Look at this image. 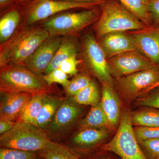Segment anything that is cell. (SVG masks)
Returning a JSON list of instances; mask_svg holds the SVG:
<instances>
[{
	"label": "cell",
	"instance_id": "obj_1",
	"mask_svg": "<svg viewBox=\"0 0 159 159\" xmlns=\"http://www.w3.org/2000/svg\"><path fill=\"white\" fill-rule=\"evenodd\" d=\"M50 37L43 28H26L16 31L1 45L0 67L24 66L36 49Z\"/></svg>",
	"mask_w": 159,
	"mask_h": 159
},
{
	"label": "cell",
	"instance_id": "obj_2",
	"mask_svg": "<svg viewBox=\"0 0 159 159\" xmlns=\"http://www.w3.org/2000/svg\"><path fill=\"white\" fill-rule=\"evenodd\" d=\"M100 6L101 14L95 26L98 40L109 33L138 31L148 27L118 0H106Z\"/></svg>",
	"mask_w": 159,
	"mask_h": 159
},
{
	"label": "cell",
	"instance_id": "obj_3",
	"mask_svg": "<svg viewBox=\"0 0 159 159\" xmlns=\"http://www.w3.org/2000/svg\"><path fill=\"white\" fill-rule=\"evenodd\" d=\"M1 69V93H28L34 95L48 93L50 90V86L42 77L24 66H9Z\"/></svg>",
	"mask_w": 159,
	"mask_h": 159
},
{
	"label": "cell",
	"instance_id": "obj_4",
	"mask_svg": "<svg viewBox=\"0 0 159 159\" xmlns=\"http://www.w3.org/2000/svg\"><path fill=\"white\" fill-rule=\"evenodd\" d=\"M50 140L43 130L31 123L17 121L7 132L1 135V148L39 152Z\"/></svg>",
	"mask_w": 159,
	"mask_h": 159
},
{
	"label": "cell",
	"instance_id": "obj_5",
	"mask_svg": "<svg viewBox=\"0 0 159 159\" xmlns=\"http://www.w3.org/2000/svg\"><path fill=\"white\" fill-rule=\"evenodd\" d=\"M115 136L102 146V150L113 152L121 159H148L136 137L130 113L128 111L123 112Z\"/></svg>",
	"mask_w": 159,
	"mask_h": 159
},
{
	"label": "cell",
	"instance_id": "obj_6",
	"mask_svg": "<svg viewBox=\"0 0 159 159\" xmlns=\"http://www.w3.org/2000/svg\"><path fill=\"white\" fill-rule=\"evenodd\" d=\"M94 8L56 15L43 22V28L50 37L71 36L98 20L100 15Z\"/></svg>",
	"mask_w": 159,
	"mask_h": 159
},
{
	"label": "cell",
	"instance_id": "obj_7",
	"mask_svg": "<svg viewBox=\"0 0 159 159\" xmlns=\"http://www.w3.org/2000/svg\"><path fill=\"white\" fill-rule=\"evenodd\" d=\"M83 60L86 66L102 85L113 87L114 80L108 60L97 40L91 34L84 36L81 47Z\"/></svg>",
	"mask_w": 159,
	"mask_h": 159
},
{
	"label": "cell",
	"instance_id": "obj_8",
	"mask_svg": "<svg viewBox=\"0 0 159 159\" xmlns=\"http://www.w3.org/2000/svg\"><path fill=\"white\" fill-rule=\"evenodd\" d=\"M116 84L126 98L133 99L147 93L159 81V66L116 78Z\"/></svg>",
	"mask_w": 159,
	"mask_h": 159
},
{
	"label": "cell",
	"instance_id": "obj_9",
	"mask_svg": "<svg viewBox=\"0 0 159 159\" xmlns=\"http://www.w3.org/2000/svg\"><path fill=\"white\" fill-rule=\"evenodd\" d=\"M107 60L111 75L116 78L159 66L138 50L122 53Z\"/></svg>",
	"mask_w": 159,
	"mask_h": 159
},
{
	"label": "cell",
	"instance_id": "obj_10",
	"mask_svg": "<svg viewBox=\"0 0 159 159\" xmlns=\"http://www.w3.org/2000/svg\"><path fill=\"white\" fill-rule=\"evenodd\" d=\"M97 6L95 4L71 2L61 0H39L29 10L26 24L30 25L70 9H93Z\"/></svg>",
	"mask_w": 159,
	"mask_h": 159
},
{
	"label": "cell",
	"instance_id": "obj_11",
	"mask_svg": "<svg viewBox=\"0 0 159 159\" xmlns=\"http://www.w3.org/2000/svg\"><path fill=\"white\" fill-rule=\"evenodd\" d=\"M61 39L60 36L48 38L27 60L24 66L38 75L44 73L60 46Z\"/></svg>",
	"mask_w": 159,
	"mask_h": 159
},
{
	"label": "cell",
	"instance_id": "obj_12",
	"mask_svg": "<svg viewBox=\"0 0 159 159\" xmlns=\"http://www.w3.org/2000/svg\"><path fill=\"white\" fill-rule=\"evenodd\" d=\"M128 32L134 40L138 51L159 66V24Z\"/></svg>",
	"mask_w": 159,
	"mask_h": 159
},
{
	"label": "cell",
	"instance_id": "obj_13",
	"mask_svg": "<svg viewBox=\"0 0 159 159\" xmlns=\"http://www.w3.org/2000/svg\"><path fill=\"white\" fill-rule=\"evenodd\" d=\"M107 59L128 51L138 50L136 44L127 32L109 33L98 40Z\"/></svg>",
	"mask_w": 159,
	"mask_h": 159
},
{
	"label": "cell",
	"instance_id": "obj_14",
	"mask_svg": "<svg viewBox=\"0 0 159 159\" xmlns=\"http://www.w3.org/2000/svg\"><path fill=\"white\" fill-rule=\"evenodd\" d=\"M81 112L79 104L72 98L62 99L47 129L52 133H62L74 124Z\"/></svg>",
	"mask_w": 159,
	"mask_h": 159
},
{
	"label": "cell",
	"instance_id": "obj_15",
	"mask_svg": "<svg viewBox=\"0 0 159 159\" xmlns=\"http://www.w3.org/2000/svg\"><path fill=\"white\" fill-rule=\"evenodd\" d=\"M1 93V120L17 122L23 108L33 95L28 93Z\"/></svg>",
	"mask_w": 159,
	"mask_h": 159
},
{
	"label": "cell",
	"instance_id": "obj_16",
	"mask_svg": "<svg viewBox=\"0 0 159 159\" xmlns=\"http://www.w3.org/2000/svg\"><path fill=\"white\" fill-rule=\"evenodd\" d=\"M100 103L108 121L109 129H113L119 123L122 114L120 99L113 87L102 85Z\"/></svg>",
	"mask_w": 159,
	"mask_h": 159
},
{
	"label": "cell",
	"instance_id": "obj_17",
	"mask_svg": "<svg viewBox=\"0 0 159 159\" xmlns=\"http://www.w3.org/2000/svg\"><path fill=\"white\" fill-rule=\"evenodd\" d=\"M62 100L59 97L46 93L35 122L37 127L43 130L48 129Z\"/></svg>",
	"mask_w": 159,
	"mask_h": 159
},
{
	"label": "cell",
	"instance_id": "obj_18",
	"mask_svg": "<svg viewBox=\"0 0 159 159\" xmlns=\"http://www.w3.org/2000/svg\"><path fill=\"white\" fill-rule=\"evenodd\" d=\"M77 43L73 36H66L62 38L60 46L44 74H48L58 68L63 61L69 57L77 55Z\"/></svg>",
	"mask_w": 159,
	"mask_h": 159
},
{
	"label": "cell",
	"instance_id": "obj_19",
	"mask_svg": "<svg viewBox=\"0 0 159 159\" xmlns=\"http://www.w3.org/2000/svg\"><path fill=\"white\" fill-rule=\"evenodd\" d=\"M108 134L106 129H83L74 136L72 142L79 147H93L103 141Z\"/></svg>",
	"mask_w": 159,
	"mask_h": 159
},
{
	"label": "cell",
	"instance_id": "obj_20",
	"mask_svg": "<svg viewBox=\"0 0 159 159\" xmlns=\"http://www.w3.org/2000/svg\"><path fill=\"white\" fill-rule=\"evenodd\" d=\"M119 2L144 25H153L149 9V0H118Z\"/></svg>",
	"mask_w": 159,
	"mask_h": 159
},
{
	"label": "cell",
	"instance_id": "obj_21",
	"mask_svg": "<svg viewBox=\"0 0 159 159\" xmlns=\"http://www.w3.org/2000/svg\"><path fill=\"white\" fill-rule=\"evenodd\" d=\"M20 21V15L16 10L7 12L0 20V43L6 42L16 32Z\"/></svg>",
	"mask_w": 159,
	"mask_h": 159
},
{
	"label": "cell",
	"instance_id": "obj_22",
	"mask_svg": "<svg viewBox=\"0 0 159 159\" xmlns=\"http://www.w3.org/2000/svg\"><path fill=\"white\" fill-rule=\"evenodd\" d=\"M47 93H38L32 95L31 99L23 108L17 121L28 122L35 125L36 119Z\"/></svg>",
	"mask_w": 159,
	"mask_h": 159
},
{
	"label": "cell",
	"instance_id": "obj_23",
	"mask_svg": "<svg viewBox=\"0 0 159 159\" xmlns=\"http://www.w3.org/2000/svg\"><path fill=\"white\" fill-rule=\"evenodd\" d=\"M80 126L82 129L85 128H104L109 129L107 119L99 102L92 107L85 118L80 122Z\"/></svg>",
	"mask_w": 159,
	"mask_h": 159
},
{
	"label": "cell",
	"instance_id": "obj_24",
	"mask_svg": "<svg viewBox=\"0 0 159 159\" xmlns=\"http://www.w3.org/2000/svg\"><path fill=\"white\" fill-rule=\"evenodd\" d=\"M133 125L144 127H159V110L150 107L131 113Z\"/></svg>",
	"mask_w": 159,
	"mask_h": 159
},
{
	"label": "cell",
	"instance_id": "obj_25",
	"mask_svg": "<svg viewBox=\"0 0 159 159\" xmlns=\"http://www.w3.org/2000/svg\"><path fill=\"white\" fill-rule=\"evenodd\" d=\"M39 154L44 159H79L65 146L51 141Z\"/></svg>",
	"mask_w": 159,
	"mask_h": 159
},
{
	"label": "cell",
	"instance_id": "obj_26",
	"mask_svg": "<svg viewBox=\"0 0 159 159\" xmlns=\"http://www.w3.org/2000/svg\"><path fill=\"white\" fill-rule=\"evenodd\" d=\"M72 99L79 105H91L93 107L100 102L101 97L99 88L96 83L93 81L89 85L72 97Z\"/></svg>",
	"mask_w": 159,
	"mask_h": 159
},
{
	"label": "cell",
	"instance_id": "obj_27",
	"mask_svg": "<svg viewBox=\"0 0 159 159\" xmlns=\"http://www.w3.org/2000/svg\"><path fill=\"white\" fill-rule=\"evenodd\" d=\"M92 81L93 80L88 75L85 74H78L70 80L68 84L64 89L68 95L73 97L89 85Z\"/></svg>",
	"mask_w": 159,
	"mask_h": 159
},
{
	"label": "cell",
	"instance_id": "obj_28",
	"mask_svg": "<svg viewBox=\"0 0 159 159\" xmlns=\"http://www.w3.org/2000/svg\"><path fill=\"white\" fill-rule=\"evenodd\" d=\"M37 152L11 148H1L0 159H36Z\"/></svg>",
	"mask_w": 159,
	"mask_h": 159
},
{
	"label": "cell",
	"instance_id": "obj_29",
	"mask_svg": "<svg viewBox=\"0 0 159 159\" xmlns=\"http://www.w3.org/2000/svg\"><path fill=\"white\" fill-rule=\"evenodd\" d=\"M143 152L148 159H159V139L139 141Z\"/></svg>",
	"mask_w": 159,
	"mask_h": 159
},
{
	"label": "cell",
	"instance_id": "obj_30",
	"mask_svg": "<svg viewBox=\"0 0 159 159\" xmlns=\"http://www.w3.org/2000/svg\"><path fill=\"white\" fill-rule=\"evenodd\" d=\"M43 78L49 86L54 83H57L65 88L68 84L70 80L68 75L60 69L57 68L43 76Z\"/></svg>",
	"mask_w": 159,
	"mask_h": 159
},
{
	"label": "cell",
	"instance_id": "obj_31",
	"mask_svg": "<svg viewBox=\"0 0 159 159\" xmlns=\"http://www.w3.org/2000/svg\"><path fill=\"white\" fill-rule=\"evenodd\" d=\"M149 92L150 93L147 96L137 99V105L159 110V87Z\"/></svg>",
	"mask_w": 159,
	"mask_h": 159
},
{
	"label": "cell",
	"instance_id": "obj_32",
	"mask_svg": "<svg viewBox=\"0 0 159 159\" xmlns=\"http://www.w3.org/2000/svg\"><path fill=\"white\" fill-rule=\"evenodd\" d=\"M134 130L138 142L146 139H159V127L136 126Z\"/></svg>",
	"mask_w": 159,
	"mask_h": 159
},
{
	"label": "cell",
	"instance_id": "obj_33",
	"mask_svg": "<svg viewBox=\"0 0 159 159\" xmlns=\"http://www.w3.org/2000/svg\"><path fill=\"white\" fill-rule=\"evenodd\" d=\"M77 56H72L63 61L59 68L67 75L76 76L78 71L77 66L82 62V60L77 59Z\"/></svg>",
	"mask_w": 159,
	"mask_h": 159
},
{
	"label": "cell",
	"instance_id": "obj_34",
	"mask_svg": "<svg viewBox=\"0 0 159 159\" xmlns=\"http://www.w3.org/2000/svg\"><path fill=\"white\" fill-rule=\"evenodd\" d=\"M149 9L153 24H159V0H149Z\"/></svg>",
	"mask_w": 159,
	"mask_h": 159
},
{
	"label": "cell",
	"instance_id": "obj_35",
	"mask_svg": "<svg viewBox=\"0 0 159 159\" xmlns=\"http://www.w3.org/2000/svg\"><path fill=\"white\" fill-rule=\"evenodd\" d=\"M16 122L8 120L0 121V134L1 135L10 130L16 124Z\"/></svg>",
	"mask_w": 159,
	"mask_h": 159
},
{
	"label": "cell",
	"instance_id": "obj_36",
	"mask_svg": "<svg viewBox=\"0 0 159 159\" xmlns=\"http://www.w3.org/2000/svg\"><path fill=\"white\" fill-rule=\"evenodd\" d=\"M61 1L71 2L90 3V4H95L98 6H100L105 2L106 0H61Z\"/></svg>",
	"mask_w": 159,
	"mask_h": 159
},
{
	"label": "cell",
	"instance_id": "obj_37",
	"mask_svg": "<svg viewBox=\"0 0 159 159\" xmlns=\"http://www.w3.org/2000/svg\"><path fill=\"white\" fill-rule=\"evenodd\" d=\"M12 0H0V6L1 8L6 6V5L9 4Z\"/></svg>",
	"mask_w": 159,
	"mask_h": 159
},
{
	"label": "cell",
	"instance_id": "obj_38",
	"mask_svg": "<svg viewBox=\"0 0 159 159\" xmlns=\"http://www.w3.org/2000/svg\"><path fill=\"white\" fill-rule=\"evenodd\" d=\"M159 87V81H158V82L156 84H155V85L153 86L152 87V88L150 90V91H149V92H150V91L151 90H152L153 89L156 88L157 87ZM149 92H148V93H149Z\"/></svg>",
	"mask_w": 159,
	"mask_h": 159
},
{
	"label": "cell",
	"instance_id": "obj_39",
	"mask_svg": "<svg viewBox=\"0 0 159 159\" xmlns=\"http://www.w3.org/2000/svg\"><path fill=\"white\" fill-rule=\"evenodd\" d=\"M20 1H22V2H24V1H28V0H19Z\"/></svg>",
	"mask_w": 159,
	"mask_h": 159
},
{
	"label": "cell",
	"instance_id": "obj_40",
	"mask_svg": "<svg viewBox=\"0 0 159 159\" xmlns=\"http://www.w3.org/2000/svg\"><path fill=\"white\" fill-rule=\"evenodd\" d=\"M36 159H44V158H43L42 157H40V158H38Z\"/></svg>",
	"mask_w": 159,
	"mask_h": 159
},
{
	"label": "cell",
	"instance_id": "obj_41",
	"mask_svg": "<svg viewBox=\"0 0 159 159\" xmlns=\"http://www.w3.org/2000/svg\"><path fill=\"white\" fill-rule=\"evenodd\" d=\"M111 159L109 158H104V159Z\"/></svg>",
	"mask_w": 159,
	"mask_h": 159
}]
</instances>
